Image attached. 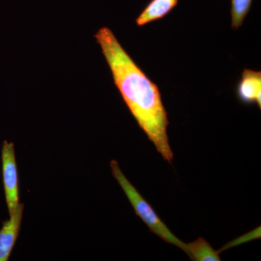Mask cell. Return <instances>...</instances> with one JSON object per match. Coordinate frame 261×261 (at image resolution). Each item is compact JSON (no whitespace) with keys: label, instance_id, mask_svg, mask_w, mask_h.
<instances>
[{"label":"cell","instance_id":"cell-1","mask_svg":"<svg viewBox=\"0 0 261 261\" xmlns=\"http://www.w3.org/2000/svg\"><path fill=\"white\" fill-rule=\"evenodd\" d=\"M94 37L132 116L163 159L172 163L167 134L169 122L159 87L128 56L111 29L103 27Z\"/></svg>","mask_w":261,"mask_h":261},{"label":"cell","instance_id":"cell-2","mask_svg":"<svg viewBox=\"0 0 261 261\" xmlns=\"http://www.w3.org/2000/svg\"><path fill=\"white\" fill-rule=\"evenodd\" d=\"M111 168L112 170L113 177L121 187L122 190L126 194L132 207L135 211V214L138 216L143 222L147 225L151 232L159 236L163 241L169 244H172L179 247L185 252L186 243L176 238L166 226V224L158 216L152 206L145 200L143 197L137 191V189L128 179L123 173L122 172L119 164L115 160L111 162Z\"/></svg>","mask_w":261,"mask_h":261},{"label":"cell","instance_id":"cell-3","mask_svg":"<svg viewBox=\"0 0 261 261\" xmlns=\"http://www.w3.org/2000/svg\"><path fill=\"white\" fill-rule=\"evenodd\" d=\"M1 155L5 200L10 215L16 210L20 204L18 173L14 144L4 141Z\"/></svg>","mask_w":261,"mask_h":261},{"label":"cell","instance_id":"cell-4","mask_svg":"<svg viewBox=\"0 0 261 261\" xmlns=\"http://www.w3.org/2000/svg\"><path fill=\"white\" fill-rule=\"evenodd\" d=\"M23 208V204H19L16 210L10 215V219L3 222L0 229V261L9 260L20 232Z\"/></svg>","mask_w":261,"mask_h":261},{"label":"cell","instance_id":"cell-5","mask_svg":"<svg viewBox=\"0 0 261 261\" xmlns=\"http://www.w3.org/2000/svg\"><path fill=\"white\" fill-rule=\"evenodd\" d=\"M239 100L245 105H255L261 107V72L244 69L237 85Z\"/></svg>","mask_w":261,"mask_h":261},{"label":"cell","instance_id":"cell-6","mask_svg":"<svg viewBox=\"0 0 261 261\" xmlns=\"http://www.w3.org/2000/svg\"><path fill=\"white\" fill-rule=\"evenodd\" d=\"M178 3V0H151L136 19V23L138 27H142L162 19L171 13Z\"/></svg>","mask_w":261,"mask_h":261},{"label":"cell","instance_id":"cell-7","mask_svg":"<svg viewBox=\"0 0 261 261\" xmlns=\"http://www.w3.org/2000/svg\"><path fill=\"white\" fill-rule=\"evenodd\" d=\"M185 252L195 261H220L219 252L216 251L205 239L197 238L192 243H186Z\"/></svg>","mask_w":261,"mask_h":261},{"label":"cell","instance_id":"cell-8","mask_svg":"<svg viewBox=\"0 0 261 261\" xmlns=\"http://www.w3.org/2000/svg\"><path fill=\"white\" fill-rule=\"evenodd\" d=\"M252 3V0H231V28L236 30L243 25Z\"/></svg>","mask_w":261,"mask_h":261}]
</instances>
